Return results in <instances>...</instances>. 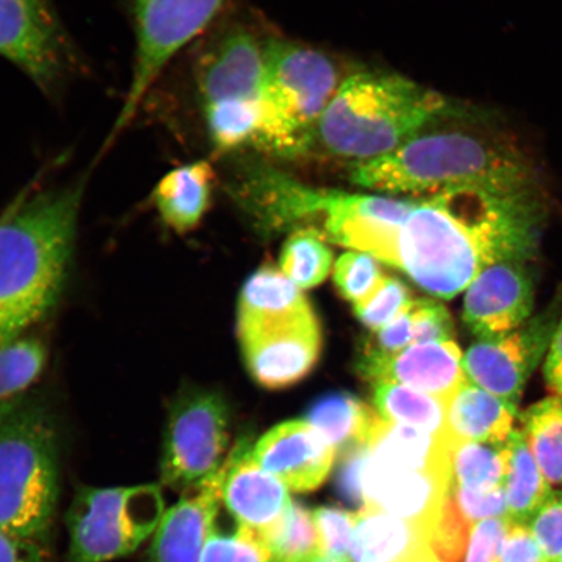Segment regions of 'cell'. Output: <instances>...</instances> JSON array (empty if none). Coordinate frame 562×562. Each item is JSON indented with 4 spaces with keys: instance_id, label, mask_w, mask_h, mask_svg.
Returning a JSON list of instances; mask_svg holds the SVG:
<instances>
[{
    "instance_id": "cell-1",
    "label": "cell",
    "mask_w": 562,
    "mask_h": 562,
    "mask_svg": "<svg viewBox=\"0 0 562 562\" xmlns=\"http://www.w3.org/2000/svg\"><path fill=\"white\" fill-rule=\"evenodd\" d=\"M546 217L537 172L413 199L385 263L406 272L422 290L451 300L492 265L531 262Z\"/></svg>"
},
{
    "instance_id": "cell-2",
    "label": "cell",
    "mask_w": 562,
    "mask_h": 562,
    "mask_svg": "<svg viewBox=\"0 0 562 562\" xmlns=\"http://www.w3.org/2000/svg\"><path fill=\"white\" fill-rule=\"evenodd\" d=\"M83 179L32 181L0 214V348L21 339L58 302L72 258Z\"/></svg>"
},
{
    "instance_id": "cell-3",
    "label": "cell",
    "mask_w": 562,
    "mask_h": 562,
    "mask_svg": "<svg viewBox=\"0 0 562 562\" xmlns=\"http://www.w3.org/2000/svg\"><path fill=\"white\" fill-rule=\"evenodd\" d=\"M533 172L501 117L469 108L449 128L420 133L384 157L356 164L350 180L372 193L426 199Z\"/></svg>"
},
{
    "instance_id": "cell-4",
    "label": "cell",
    "mask_w": 562,
    "mask_h": 562,
    "mask_svg": "<svg viewBox=\"0 0 562 562\" xmlns=\"http://www.w3.org/2000/svg\"><path fill=\"white\" fill-rule=\"evenodd\" d=\"M463 110L465 105L403 76L351 75L323 112L308 151L318 147L328 156L363 164L386 156Z\"/></svg>"
},
{
    "instance_id": "cell-5",
    "label": "cell",
    "mask_w": 562,
    "mask_h": 562,
    "mask_svg": "<svg viewBox=\"0 0 562 562\" xmlns=\"http://www.w3.org/2000/svg\"><path fill=\"white\" fill-rule=\"evenodd\" d=\"M58 492L53 419L24 400L0 404V527L45 543Z\"/></svg>"
},
{
    "instance_id": "cell-6",
    "label": "cell",
    "mask_w": 562,
    "mask_h": 562,
    "mask_svg": "<svg viewBox=\"0 0 562 562\" xmlns=\"http://www.w3.org/2000/svg\"><path fill=\"white\" fill-rule=\"evenodd\" d=\"M340 83L334 61L325 54L292 42H267L261 122L251 145L281 157L307 153Z\"/></svg>"
},
{
    "instance_id": "cell-7",
    "label": "cell",
    "mask_w": 562,
    "mask_h": 562,
    "mask_svg": "<svg viewBox=\"0 0 562 562\" xmlns=\"http://www.w3.org/2000/svg\"><path fill=\"white\" fill-rule=\"evenodd\" d=\"M263 47L235 27L196 59L195 86L207 136L216 153L252 144L261 122Z\"/></svg>"
},
{
    "instance_id": "cell-8",
    "label": "cell",
    "mask_w": 562,
    "mask_h": 562,
    "mask_svg": "<svg viewBox=\"0 0 562 562\" xmlns=\"http://www.w3.org/2000/svg\"><path fill=\"white\" fill-rule=\"evenodd\" d=\"M157 484L82 488L68 512L69 562H109L153 538L166 512Z\"/></svg>"
},
{
    "instance_id": "cell-9",
    "label": "cell",
    "mask_w": 562,
    "mask_h": 562,
    "mask_svg": "<svg viewBox=\"0 0 562 562\" xmlns=\"http://www.w3.org/2000/svg\"><path fill=\"white\" fill-rule=\"evenodd\" d=\"M226 0H133L135 59L105 149L128 128L168 63L206 30Z\"/></svg>"
},
{
    "instance_id": "cell-10",
    "label": "cell",
    "mask_w": 562,
    "mask_h": 562,
    "mask_svg": "<svg viewBox=\"0 0 562 562\" xmlns=\"http://www.w3.org/2000/svg\"><path fill=\"white\" fill-rule=\"evenodd\" d=\"M0 56L53 98L82 68L53 0H0Z\"/></svg>"
},
{
    "instance_id": "cell-11",
    "label": "cell",
    "mask_w": 562,
    "mask_h": 562,
    "mask_svg": "<svg viewBox=\"0 0 562 562\" xmlns=\"http://www.w3.org/2000/svg\"><path fill=\"white\" fill-rule=\"evenodd\" d=\"M228 439V411L221 396L191 391L176 398L161 452V484L187 491L206 480L226 461Z\"/></svg>"
},
{
    "instance_id": "cell-12",
    "label": "cell",
    "mask_w": 562,
    "mask_h": 562,
    "mask_svg": "<svg viewBox=\"0 0 562 562\" xmlns=\"http://www.w3.org/2000/svg\"><path fill=\"white\" fill-rule=\"evenodd\" d=\"M237 334L252 378L267 389L301 381L321 353V326L312 306L267 318L238 319Z\"/></svg>"
},
{
    "instance_id": "cell-13",
    "label": "cell",
    "mask_w": 562,
    "mask_h": 562,
    "mask_svg": "<svg viewBox=\"0 0 562 562\" xmlns=\"http://www.w3.org/2000/svg\"><path fill=\"white\" fill-rule=\"evenodd\" d=\"M561 313L562 300L558 299L515 331L477 340L463 355L469 381L518 405L527 382L546 360Z\"/></svg>"
},
{
    "instance_id": "cell-14",
    "label": "cell",
    "mask_w": 562,
    "mask_h": 562,
    "mask_svg": "<svg viewBox=\"0 0 562 562\" xmlns=\"http://www.w3.org/2000/svg\"><path fill=\"white\" fill-rule=\"evenodd\" d=\"M529 261L492 265L473 281L463 302V322L480 340L507 335L525 325L536 306Z\"/></svg>"
},
{
    "instance_id": "cell-15",
    "label": "cell",
    "mask_w": 562,
    "mask_h": 562,
    "mask_svg": "<svg viewBox=\"0 0 562 562\" xmlns=\"http://www.w3.org/2000/svg\"><path fill=\"white\" fill-rule=\"evenodd\" d=\"M452 469L417 470L384 465L368 453L362 473V507L389 513L431 533L451 492Z\"/></svg>"
},
{
    "instance_id": "cell-16",
    "label": "cell",
    "mask_w": 562,
    "mask_h": 562,
    "mask_svg": "<svg viewBox=\"0 0 562 562\" xmlns=\"http://www.w3.org/2000/svg\"><path fill=\"white\" fill-rule=\"evenodd\" d=\"M226 461L217 472L184 491L167 508L151 538V562H201L203 551L216 530L223 503Z\"/></svg>"
},
{
    "instance_id": "cell-17",
    "label": "cell",
    "mask_w": 562,
    "mask_h": 562,
    "mask_svg": "<svg viewBox=\"0 0 562 562\" xmlns=\"http://www.w3.org/2000/svg\"><path fill=\"white\" fill-rule=\"evenodd\" d=\"M250 454L288 490L311 492L331 473L336 449L307 420H290L263 435Z\"/></svg>"
},
{
    "instance_id": "cell-18",
    "label": "cell",
    "mask_w": 562,
    "mask_h": 562,
    "mask_svg": "<svg viewBox=\"0 0 562 562\" xmlns=\"http://www.w3.org/2000/svg\"><path fill=\"white\" fill-rule=\"evenodd\" d=\"M358 368L372 384H402L446 402L469 381L454 340L416 344L391 356L363 353Z\"/></svg>"
},
{
    "instance_id": "cell-19",
    "label": "cell",
    "mask_w": 562,
    "mask_h": 562,
    "mask_svg": "<svg viewBox=\"0 0 562 562\" xmlns=\"http://www.w3.org/2000/svg\"><path fill=\"white\" fill-rule=\"evenodd\" d=\"M248 442L240 441L226 459L223 503L238 526L266 536L291 507L290 490L251 459Z\"/></svg>"
},
{
    "instance_id": "cell-20",
    "label": "cell",
    "mask_w": 562,
    "mask_h": 562,
    "mask_svg": "<svg viewBox=\"0 0 562 562\" xmlns=\"http://www.w3.org/2000/svg\"><path fill=\"white\" fill-rule=\"evenodd\" d=\"M518 405L468 381L448 400V432L453 442L504 446L516 430Z\"/></svg>"
},
{
    "instance_id": "cell-21",
    "label": "cell",
    "mask_w": 562,
    "mask_h": 562,
    "mask_svg": "<svg viewBox=\"0 0 562 562\" xmlns=\"http://www.w3.org/2000/svg\"><path fill=\"white\" fill-rule=\"evenodd\" d=\"M215 178L209 160H195L166 173L151 194L161 223L176 235L199 227L207 213Z\"/></svg>"
},
{
    "instance_id": "cell-22",
    "label": "cell",
    "mask_w": 562,
    "mask_h": 562,
    "mask_svg": "<svg viewBox=\"0 0 562 562\" xmlns=\"http://www.w3.org/2000/svg\"><path fill=\"white\" fill-rule=\"evenodd\" d=\"M351 539V562H405L430 546L431 531L381 510L361 508Z\"/></svg>"
},
{
    "instance_id": "cell-23",
    "label": "cell",
    "mask_w": 562,
    "mask_h": 562,
    "mask_svg": "<svg viewBox=\"0 0 562 562\" xmlns=\"http://www.w3.org/2000/svg\"><path fill=\"white\" fill-rule=\"evenodd\" d=\"M505 457L507 472L504 490L508 516L513 522L529 524L547 498L552 495L551 483L547 481L518 428L505 442Z\"/></svg>"
},
{
    "instance_id": "cell-24",
    "label": "cell",
    "mask_w": 562,
    "mask_h": 562,
    "mask_svg": "<svg viewBox=\"0 0 562 562\" xmlns=\"http://www.w3.org/2000/svg\"><path fill=\"white\" fill-rule=\"evenodd\" d=\"M378 414L360 400L334 393L315 402L306 420L337 451L364 446Z\"/></svg>"
},
{
    "instance_id": "cell-25",
    "label": "cell",
    "mask_w": 562,
    "mask_h": 562,
    "mask_svg": "<svg viewBox=\"0 0 562 562\" xmlns=\"http://www.w3.org/2000/svg\"><path fill=\"white\" fill-rule=\"evenodd\" d=\"M374 385V403L383 419L437 437H449L446 400L402 384Z\"/></svg>"
},
{
    "instance_id": "cell-26",
    "label": "cell",
    "mask_w": 562,
    "mask_h": 562,
    "mask_svg": "<svg viewBox=\"0 0 562 562\" xmlns=\"http://www.w3.org/2000/svg\"><path fill=\"white\" fill-rule=\"evenodd\" d=\"M519 422L526 445L547 481L562 486V397L540 400L519 414Z\"/></svg>"
},
{
    "instance_id": "cell-27",
    "label": "cell",
    "mask_w": 562,
    "mask_h": 562,
    "mask_svg": "<svg viewBox=\"0 0 562 562\" xmlns=\"http://www.w3.org/2000/svg\"><path fill=\"white\" fill-rule=\"evenodd\" d=\"M308 306L300 286L283 272L265 267L246 281L238 301V319L291 314Z\"/></svg>"
},
{
    "instance_id": "cell-28",
    "label": "cell",
    "mask_w": 562,
    "mask_h": 562,
    "mask_svg": "<svg viewBox=\"0 0 562 562\" xmlns=\"http://www.w3.org/2000/svg\"><path fill=\"white\" fill-rule=\"evenodd\" d=\"M507 472L505 445L457 441L452 447V484L457 488L487 494L504 487Z\"/></svg>"
},
{
    "instance_id": "cell-29",
    "label": "cell",
    "mask_w": 562,
    "mask_h": 562,
    "mask_svg": "<svg viewBox=\"0 0 562 562\" xmlns=\"http://www.w3.org/2000/svg\"><path fill=\"white\" fill-rule=\"evenodd\" d=\"M319 232L297 228L288 237L281 251L280 269L301 290L325 281L331 271L334 256Z\"/></svg>"
},
{
    "instance_id": "cell-30",
    "label": "cell",
    "mask_w": 562,
    "mask_h": 562,
    "mask_svg": "<svg viewBox=\"0 0 562 562\" xmlns=\"http://www.w3.org/2000/svg\"><path fill=\"white\" fill-rule=\"evenodd\" d=\"M261 542L277 562H302L321 554L313 512L297 503L291 504L281 521Z\"/></svg>"
},
{
    "instance_id": "cell-31",
    "label": "cell",
    "mask_w": 562,
    "mask_h": 562,
    "mask_svg": "<svg viewBox=\"0 0 562 562\" xmlns=\"http://www.w3.org/2000/svg\"><path fill=\"white\" fill-rule=\"evenodd\" d=\"M46 350L32 337L0 348V404L19 395L41 374L45 367Z\"/></svg>"
},
{
    "instance_id": "cell-32",
    "label": "cell",
    "mask_w": 562,
    "mask_h": 562,
    "mask_svg": "<svg viewBox=\"0 0 562 562\" xmlns=\"http://www.w3.org/2000/svg\"><path fill=\"white\" fill-rule=\"evenodd\" d=\"M385 276L376 259L361 251H350L337 259L334 279L342 297L362 304L382 285Z\"/></svg>"
},
{
    "instance_id": "cell-33",
    "label": "cell",
    "mask_w": 562,
    "mask_h": 562,
    "mask_svg": "<svg viewBox=\"0 0 562 562\" xmlns=\"http://www.w3.org/2000/svg\"><path fill=\"white\" fill-rule=\"evenodd\" d=\"M318 531L322 557L351 562V539L357 525V513L337 507H321L313 512Z\"/></svg>"
},
{
    "instance_id": "cell-34",
    "label": "cell",
    "mask_w": 562,
    "mask_h": 562,
    "mask_svg": "<svg viewBox=\"0 0 562 562\" xmlns=\"http://www.w3.org/2000/svg\"><path fill=\"white\" fill-rule=\"evenodd\" d=\"M473 526L457 508L451 492H449L430 539L431 550L441 562H463L465 560Z\"/></svg>"
},
{
    "instance_id": "cell-35",
    "label": "cell",
    "mask_w": 562,
    "mask_h": 562,
    "mask_svg": "<svg viewBox=\"0 0 562 562\" xmlns=\"http://www.w3.org/2000/svg\"><path fill=\"white\" fill-rule=\"evenodd\" d=\"M414 300L402 281L385 277L379 290L362 304L356 314L364 326L376 333L413 305Z\"/></svg>"
},
{
    "instance_id": "cell-36",
    "label": "cell",
    "mask_w": 562,
    "mask_h": 562,
    "mask_svg": "<svg viewBox=\"0 0 562 562\" xmlns=\"http://www.w3.org/2000/svg\"><path fill=\"white\" fill-rule=\"evenodd\" d=\"M201 562H272V554L256 532L237 526L235 533L214 531Z\"/></svg>"
},
{
    "instance_id": "cell-37",
    "label": "cell",
    "mask_w": 562,
    "mask_h": 562,
    "mask_svg": "<svg viewBox=\"0 0 562 562\" xmlns=\"http://www.w3.org/2000/svg\"><path fill=\"white\" fill-rule=\"evenodd\" d=\"M411 314L413 346L453 340V321L445 305L430 300H414Z\"/></svg>"
},
{
    "instance_id": "cell-38",
    "label": "cell",
    "mask_w": 562,
    "mask_h": 562,
    "mask_svg": "<svg viewBox=\"0 0 562 562\" xmlns=\"http://www.w3.org/2000/svg\"><path fill=\"white\" fill-rule=\"evenodd\" d=\"M527 525L548 561L557 560L562 553V492H552Z\"/></svg>"
},
{
    "instance_id": "cell-39",
    "label": "cell",
    "mask_w": 562,
    "mask_h": 562,
    "mask_svg": "<svg viewBox=\"0 0 562 562\" xmlns=\"http://www.w3.org/2000/svg\"><path fill=\"white\" fill-rule=\"evenodd\" d=\"M509 517L483 519L473 526L463 562H496L512 524Z\"/></svg>"
},
{
    "instance_id": "cell-40",
    "label": "cell",
    "mask_w": 562,
    "mask_h": 562,
    "mask_svg": "<svg viewBox=\"0 0 562 562\" xmlns=\"http://www.w3.org/2000/svg\"><path fill=\"white\" fill-rule=\"evenodd\" d=\"M453 501L470 524L483 521L495 517H509L507 496L504 487L487 492V494H474L465 490L451 487Z\"/></svg>"
},
{
    "instance_id": "cell-41",
    "label": "cell",
    "mask_w": 562,
    "mask_h": 562,
    "mask_svg": "<svg viewBox=\"0 0 562 562\" xmlns=\"http://www.w3.org/2000/svg\"><path fill=\"white\" fill-rule=\"evenodd\" d=\"M411 307L390 322L389 325L379 329L375 333L374 339L364 348L363 353L391 356L413 346Z\"/></svg>"
},
{
    "instance_id": "cell-42",
    "label": "cell",
    "mask_w": 562,
    "mask_h": 562,
    "mask_svg": "<svg viewBox=\"0 0 562 562\" xmlns=\"http://www.w3.org/2000/svg\"><path fill=\"white\" fill-rule=\"evenodd\" d=\"M496 562H550L529 525L512 522Z\"/></svg>"
},
{
    "instance_id": "cell-43",
    "label": "cell",
    "mask_w": 562,
    "mask_h": 562,
    "mask_svg": "<svg viewBox=\"0 0 562 562\" xmlns=\"http://www.w3.org/2000/svg\"><path fill=\"white\" fill-rule=\"evenodd\" d=\"M0 562H47L45 546L0 527Z\"/></svg>"
},
{
    "instance_id": "cell-44",
    "label": "cell",
    "mask_w": 562,
    "mask_h": 562,
    "mask_svg": "<svg viewBox=\"0 0 562 562\" xmlns=\"http://www.w3.org/2000/svg\"><path fill=\"white\" fill-rule=\"evenodd\" d=\"M543 374L548 391L562 397V313L547 351Z\"/></svg>"
},
{
    "instance_id": "cell-45",
    "label": "cell",
    "mask_w": 562,
    "mask_h": 562,
    "mask_svg": "<svg viewBox=\"0 0 562 562\" xmlns=\"http://www.w3.org/2000/svg\"><path fill=\"white\" fill-rule=\"evenodd\" d=\"M405 562H441L437 554L434 553L431 550V546H427L425 548H422L420 551H418L416 554H413V557L405 561Z\"/></svg>"
},
{
    "instance_id": "cell-46",
    "label": "cell",
    "mask_w": 562,
    "mask_h": 562,
    "mask_svg": "<svg viewBox=\"0 0 562 562\" xmlns=\"http://www.w3.org/2000/svg\"><path fill=\"white\" fill-rule=\"evenodd\" d=\"M302 562H340V561L328 559V558L322 557V554H318V557H314V558L307 559Z\"/></svg>"
},
{
    "instance_id": "cell-47",
    "label": "cell",
    "mask_w": 562,
    "mask_h": 562,
    "mask_svg": "<svg viewBox=\"0 0 562 562\" xmlns=\"http://www.w3.org/2000/svg\"><path fill=\"white\" fill-rule=\"evenodd\" d=\"M553 562H562V553H561V554H560V557H559L557 560H554Z\"/></svg>"
},
{
    "instance_id": "cell-48",
    "label": "cell",
    "mask_w": 562,
    "mask_h": 562,
    "mask_svg": "<svg viewBox=\"0 0 562 562\" xmlns=\"http://www.w3.org/2000/svg\"><path fill=\"white\" fill-rule=\"evenodd\" d=\"M272 562H277V561H272Z\"/></svg>"
}]
</instances>
